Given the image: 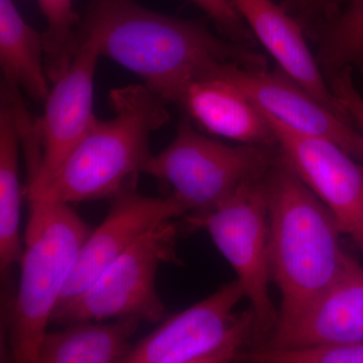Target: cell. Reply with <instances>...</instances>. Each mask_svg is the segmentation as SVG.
I'll list each match as a JSON object with an SVG mask.
<instances>
[{
	"mask_svg": "<svg viewBox=\"0 0 363 363\" xmlns=\"http://www.w3.org/2000/svg\"><path fill=\"white\" fill-rule=\"evenodd\" d=\"M177 234L173 220L154 227L80 295L52 313L51 324L65 327L123 318L150 323L164 320L166 307L157 293L156 277L162 264L178 262Z\"/></svg>",
	"mask_w": 363,
	"mask_h": 363,
	"instance_id": "cell-7",
	"label": "cell"
},
{
	"mask_svg": "<svg viewBox=\"0 0 363 363\" xmlns=\"http://www.w3.org/2000/svg\"><path fill=\"white\" fill-rule=\"evenodd\" d=\"M247 298L238 279L174 316L138 343L124 363H227L240 360L255 342L252 307L236 313Z\"/></svg>",
	"mask_w": 363,
	"mask_h": 363,
	"instance_id": "cell-6",
	"label": "cell"
},
{
	"mask_svg": "<svg viewBox=\"0 0 363 363\" xmlns=\"http://www.w3.org/2000/svg\"><path fill=\"white\" fill-rule=\"evenodd\" d=\"M264 188L269 274L281 294L276 332L308 311L350 255L341 247L335 217L281 157L264 175Z\"/></svg>",
	"mask_w": 363,
	"mask_h": 363,
	"instance_id": "cell-2",
	"label": "cell"
},
{
	"mask_svg": "<svg viewBox=\"0 0 363 363\" xmlns=\"http://www.w3.org/2000/svg\"><path fill=\"white\" fill-rule=\"evenodd\" d=\"M264 147L224 145L183 118L173 142L150 157L143 173L168 186L186 217L201 216L220 206L245 182L266 175L274 162Z\"/></svg>",
	"mask_w": 363,
	"mask_h": 363,
	"instance_id": "cell-5",
	"label": "cell"
},
{
	"mask_svg": "<svg viewBox=\"0 0 363 363\" xmlns=\"http://www.w3.org/2000/svg\"><path fill=\"white\" fill-rule=\"evenodd\" d=\"M47 21L43 33L45 70L54 83L66 71L77 51L76 33L80 18L73 11L72 0H38Z\"/></svg>",
	"mask_w": 363,
	"mask_h": 363,
	"instance_id": "cell-20",
	"label": "cell"
},
{
	"mask_svg": "<svg viewBox=\"0 0 363 363\" xmlns=\"http://www.w3.org/2000/svg\"><path fill=\"white\" fill-rule=\"evenodd\" d=\"M201 7L216 23L223 32L233 39L240 40L247 37V32L241 23L240 16L234 9L230 0H193Z\"/></svg>",
	"mask_w": 363,
	"mask_h": 363,
	"instance_id": "cell-23",
	"label": "cell"
},
{
	"mask_svg": "<svg viewBox=\"0 0 363 363\" xmlns=\"http://www.w3.org/2000/svg\"><path fill=\"white\" fill-rule=\"evenodd\" d=\"M363 342V267L350 257L338 278L292 326L257 348L289 350Z\"/></svg>",
	"mask_w": 363,
	"mask_h": 363,
	"instance_id": "cell-13",
	"label": "cell"
},
{
	"mask_svg": "<svg viewBox=\"0 0 363 363\" xmlns=\"http://www.w3.org/2000/svg\"><path fill=\"white\" fill-rule=\"evenodd\" d=\"M142 322L133 318L111 323L80 322L47 332L37 363H124L133 344L130 338Z\"/></svg>",
	"mask_w": 363,
	"mask_h": 363,
	"instance_id": "cell-16",
	"label": "cell"
},
{
	"mask_svg": "<svg viewBox=\"0 0 363 363\" xmlns=\"http://www.w3.org/2000/svg\"><path fill=\"white\" fill-rule=\"evenodd\" d=\"M240 360L259 363H363V342L332 343L289 350L255 348Z\"/></svg>",
	"mask_w": 363,
	"mask_h": 363,
	"instance_id": "cell-21",
	"label": "cell"
},
{
	"mask_svg": "<svg viewBox=\"0 0 363 363\" xmlns=\"http://www.w3.org/2000/svg\"><path fill=\"white\" fill-rule=\"evenodd\" d=\"M186 215L183 205L169 195L147 197L131 189L111 199L106 218L81 247L55 311L80 295L154 227Z\"/></svg>",
	"mask_w": 363,
	"mask_h": 363,
	"instance_id": "cell-12",
	"label": "cell"
},
{
	"mask_svg": "<svg viewBox=\"0 0 363 363\" xmlns=\"http://www.w3.org/2000/svg\"><path fill=\"white\" fill-rule=\"evenodd\" d=\"M186 221L192 228L206 229L233 267L255 313V342L262 345L272 335L279 318L269 294L271 274L264 176L243 183L213 211L187 216Z\"/></svg>",
	"mask_w": 363,
	"mask_h": 363,
	"instance_id": "cell-8",
	"label": "cell"
},
{
	"mask_svg": "<svg viewBox=\"0 0 363 363\" xmlns=\"http://www.w3.org/2000/svg\"><path fill=\"white\" fill-rule=\"evenodd\" d=\"M218 71L262 113L289 130L327 138L355 159H363V138L351 126L350 119L322 104L283 71L267 72L234 63L219 66Z\"/></svg>",
	"mask_w": 363,
	"mask_h": 363,
	"instance_id": "cell-11",
	"label": "cell"
},
{
	"mask_svg": "<svg viewBox=\"0 0 363 363\" xmlns=\"http://www.w3.org/2000/svg\"><path fill=\"white\" fill-rule=\"evenodd\" d=\"M0 63L4 80L45 104L50 89L44 37L23 20L13 0H0Z\"/></svg>",
	"mask_w": 363,
	"mask_h": 363,
	"instance_id": "cell-17",
	"label": "cell"
},
{
	"mask_svg": "<svg viewBox=\"0 0 363 363\" xmlns=\"http://www.w3.org/2000/svg\"><path fill=\"white\" fill-rule=\"evenodd\" d=\"M20 124L9 88L1 84L0 107V269L6 274L21 262L23 250L20 238L21 186L18 150Z\"/></svg>",
	"mask_w": 363,
	"mask_h": 363,
	"instance_id": "cell-18",
	"label": "cell"
},
{
	"mask_svg": "<svg viewBox=\"0 0 363 363\" xmlns=\"http://www.w3.org/2000/svg\"><path fill=\"white\" fill-rule=\"evenodd\" d=\"M28 199L30 215L9 326V352L14 362L37 363L52 313L91 233L69 204L39 197Z\"/></svg>",
	"mask_w": 363,
	"mask_h": 363,
	"instance_id": "cell-4",
	"label": "cell"
},
{
	"mask_svg": "<svg viewBox=\"0 0 363 363\" xmlns=\"http://www.w3.org/2000/svg\"><path fill=\"white\" fill-rule=\"evenodd\" d=\"M167 104L143 84L111 90L112 118L96 119L52 175L28 186V198L70 204L113 199L135 189L152 157L150 135L169 121Z\"/></svg>",
	"mask_w": 363,
	"mask_h": 363,
	"instance_id": "cell-3",
	"label": "cell"
},
{
	"mask_svg": "<svg viewBox=\"0 0 363 363\" xmlns=\"http://www.w3.org/2000/svg\"><path fill=\"white\" fill-rule=\"evenodd\" d=\"M218 68L215 67L191 81L176 104L213 135L243 145L276 143L264 114L238 86L224 77Z\"/></svg>",
	"mask_w": 363,
	"mask_h": 363,
	"instance_id": "cell-14",
	"label": "cell"
},
{
	"mask_svg": "<svg viewBox=\"0 0 363 363\" xmlns=\"http://www.w3.org/2000/svg\"><path fill=\"white\" fill-rule=\"evenodd\" d=\"M281 157L363 250V166L337 143L289 130L266 116Z\"/></svg>",
	"mask_w": 363,
	"mask_h": 363,
	"instance_id": "cell-9",
	"label": "cell"
},
{
	"mask_svg": "<svg viewBox=\"0 0 363 363\" xmlns=\"http://www.w3.org/2000/svg\"><path fill=\"white\" fill-rule=\"evenodd\" d=\"M76 43L93 40L100 56L133 72L167 102L186 86L223 64L262 68V60L215 35L200 21L181 20L145 9L136 0H89Z\"/></svg>",
	"mask_w": 363,
	"mask_h": 363,
	"instance_id": "cell-1",
	"label": "cell"
},
{
	"mask_svg": "<svg viewBox=\"0 0 363 363\" xmlns=\"http://www.w3.org/2000/svg\"><path fill=\"white\" fill-rule=\"evenodd\" d=\"M329 86L346 116L359 126L363 138V95L353 83L350 67L332 74Z\"/></svg>",
	"mask_w": 363,
	"mask_h": 363,
	"instance_id": "cell-22",
	"label": "cell"
},
{
	"mask_svg": "<svg viewBox=\"0 0 363 363\" xmlns=\"http://www.w3.org/2000/svg\"><path fill=\"white\" fill-rule=\"evenodd\" d=\"M99 56L96 43H81L70 65L52 83L44 113L33 121L39 157L28 168V187L52 175L96 121L93 95Z\"/></svg>",
	"mask_w": 363,
	"mask_h": 363,
	"instance_id": "cell-10",
	"label": "cell"
},
{
	"mask_svg": "<svg viewBox=\"0 0 363 363\" xmlns=\"http://www.w3.org/2000/svg\"><path fill=\"white\" fill-rule=\"evenodd\" d=\"M230 2L240 18L247 21L272 58L278 62L284 73L332 111L350 118L325 81L319 63L308 47L302 28L285 9L274 0H230Z\"/></svg>",
	"mask_w": 363,
	"mask_h": 363,
	"instance_id": "cell-15",
	"label": "cell"
},
{
	"mask_svg": "<svg viewBox=\"0 0 363 363\" xmlns=\"http://www.w3.org/2000/svg\"><path fill=\"white\" fill-rule=\"evenodd\" d=\"M319 63L330 75L363 63V0H351L347 9L325 26Z\"/></svg>",
	"mask_w": 363,
	"mask_h": 363,
	"instance_id": "cell-19",
	"label": "cell"
},
{
	"mask_svg": "<svg viewBox=\"0 0 363 363\" xmlns=\"http://www.w3.org/2000/svg\"><path fill=\"white\" fill-rule=\"evenodd\" d=\"M293 1L294 6L297 7L301 13L312 16V14L328 13L345 0H293Z\"/></svg>",
	"mask_w": 363,
	"mask_h": 363,
	"instance_id": "cell-24",
	"label": "cell"
}]
</instances>
